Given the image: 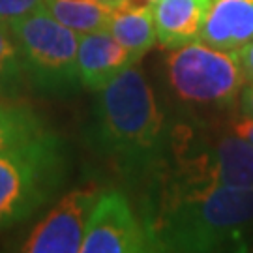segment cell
I'll use <instances>...</instances> for the list:
<instances>
[{
	"label": "cell",
	"mask_w": 253,
	"mask_h": 253,
	"mask_svg": "<svg viewBox=\"0 0 253 253\" xmlns=\"http://www.w3.org/2000/svg\"><path fill=\"white\" fill-rule=\"evenodd\" d=\"M150 252H248L253 246V188H186L156 178L145 188Z\"/></svg>",
	"instance_id": "obj_1"
},
{
	"label": "cell",
	"mask_w": 253,
	"mask_h": 253,
	"mask_svg": "<svg viewBox=\"0 0 253 253\" xmlns=\"http://www.w3.org/2000/svg\"><path fill=\"white\" fill-rule=\"evenodd\" d=\"M90 143L129 184L146 188L163 171L169 115L137 64L94 92Z\"/></svg>",
	"instance_id": "obj_2"
},
{
	"label": "cell",
	"mask_w": 253,
	"mask_h": 253,
	"mask_svg": "<svg viewBox=\"0 0 253 253\" xmlns=\"http://www.w3.org/2000/svg\"><path fill=\"white\" fill-rule=\"evenodd\" d=\"M156 178L186 188H253V145L231 127L217 129L210 120L176 117L169 122L167 160Z\"/></svg>",
	"instance_id": "obj_3"
},
{
	"label": "cell",
	"mask_w": 253,
	"mask_h": 253,
	"mask_svg": "<svg viewBox=\"0 0 253 253\" xmlns=\"http://www.w3.org/2000/svg\"><path fill=\"white\" fill-rule=\"evenodd\" d=\"M163 72L169 98L178 107L176 117L210 120V115L233 107L248 84L236 51L201 40L169 49Z\"/></svg>",
	"instance_id": "obj_4"
},
{
	"label": "cell",
	"mask_w": 253,
	"mask_h": 253,
	"mask_svg": "<svg viewBox=\"0 0 253 253\" xmlns=\"http://www.w3.org/2000/svg\"><path fill=\"white\" fill-rule=\"evenodd\" d=\"M68 176L64 141L53 131L0 152V229L34 216Z\"/></svg>",
	"instance_id": "obj_5"
},
{
	"label": "cell",
	"mask_w": 253,
	"mask_h": 253,
	"mask_svg": "<svg viewBox=\"0 0 253 253\" xmlns=\"http://www.w3.org/2000/svg\"><path fill=\"white\" fill-rule=\"evenodd\" d=\"M28 83L43 94L66 96L81 86L77 72L79 36L47 9H38L9 25Z\"/></svg>",
	"instance_id": "obj_6"
},
{
	"label": "cell",
	"mask_w": 253,
	"mask_h": 253,
	"mask_svg": "<svg viewBox=\"0 0 253 253\" xmlns=\"http://www.w3.org/2000/svg\"><path fill=\"white\" fill-rule=\"evenodd\" d=\"M150 252L143 221L120 191L100 193L86 223L81 253H141Z\"/></svg>",
	"instance_id": "obj_7"
},
{
	"label": "cell",
	"mask_w": 253,
	"mask_h": 253,
	"mask_svg": "<svg viewBox=\"0 0 253 253\" xmlns=\"http://www.w3.org/2000/svg\"><path fill=\"white\" fill-rule=\"evenodd\" d=\"M100 193L94 188H77L66 193L28 235L25 253H81L86 223Z\"/></svg>",
	"instance_id": "obj_8"
},
{
	"label": "cell",
	"mask_w": 253,
	"mask_h": 253,
	"mask_svg": "<svg viewBox=\"0 0 253 253\" xmlns=\"http://www.w3.org/2000/svg\"><path fill=\"white\" fill-rule=\"evenodd\" d=\"M133 64H139L135 56L118 43L109 30H94L79 36L77 72L84 88L100 90Z\"/></svg>",
	"instance_id": "obj_9"
},
{
	"label": "cell",
	"mask_w": 253,
	"mask_h": 253,
	"mask_svg": "<svg viewBox=\"0 0 253 253\" xmlns=\"http://www.w3.org/2000/svg\"><path fill=\"white\" fill-rule=\"evenodd\" d=\"M201 42L236 51L253 40V0H210Z\"/></svg>",
	"instance_id": "obj_10"
},
{
	"label": "cell",
	"mask_w": 253,
	"mask_h": 253,
	"mask_svg": "<svg viewBox=\"0 0 253 253\" xmlns=\"http://www.w3.org/2000/svg\"><path fill=\"white\" fill-rule=\"evenodd\" d=\"M210 0H158L154 4V27L165 49L186 45L201 38Z\"/></svg>",
	"instance_id": "obj_11"
},
{
	"label": "cell",
	"mask_w": 253,
	"mask_h": 253,
	"mask_svg": "<svg viewBox=\"0 0 253 253\" xmlns=\"http://www.w3.org/2000/svg\"><path fill=\"white\" fill-rule=\"evenodd\" d=\"M107 30L139 62L158 42L152 8H117Z\"/></svg>",
	"instance_id": "obj_12"
},
{
	"label": "cell",
	"mask_w": 253,
	"mask_h": 253,
	"mask_svg": "<svg viewBox=\"0 0 253 253\" xmlns=\"http://www.w3.org/2000/svg\"><path fill=\"white\" fill-rule=\"evenodd\" d=\"M47 9L58 23L77 34L107 30L117 8L101 0H47Z\"/></svg>",
	"instance_id": "obj_13"
},
{
	"label": "cell",
	"mask_w": 253,
	"mask_h": 253,
	"mask_svg": "<svg viewBox=\"0 0 253 253\" xmlns=\"http://www.w3.org/2000/svg\"><path fill=\"white\" fill-rule=\"evenodd\" d=\"M51 131L34 109L17 100H0V152L27 145Z\"/></svg>",
	"instance_id": "obj_14"
},
{
	"label": "cell",
	"mask_w": 253,
	"mask_h": 253,
	"mask_svg": "<svg viewBox=\"0 0 253 253\" xmlns=\"http://www.w3.org/2000/svg\"><path fill=\"white\" fill-rule=\"evenodd\" d=\"M27 84L30 83L15 38L8 25L0 23V100H19Z\"/></svg>",
	"instance_id": "obj_15"
},
{
	"label": "cell",
	"mask_w": 253,
	"mask_h": 253,
	"mask_svg": "<svg viewBox=\"0 0 253 253\" xmlns=\"http://www.w3.org/2000/svg\"><path fill=\"white\" fill-rule=\"evenodd\" d=\"M47 0H0V23L11 25L13 21L43 9Z\"/></svg>",
	"instance_id": "obj_16"
},
{
	"label": "cell",
	"mask_w": 253,
	"mask_h": 253,
	"mask_svg": "<svg viewBox=\"0 0 253 253\" xmlns=\"http://www.w3.org/2000/svg\"><path fill=\"white\" fill-rule=\"evenodd\" d=\"M236 56H238V62L240 68L246 75V81L253 83V40L244 43L242 47L236 49Z\"/></svg>",
	"instance_id": "obj_17"
},
{
	"label": "cell",
	"mask_w": 253,
	"mask_h": 253,
	"mask_svg": "<svg viewBox=\"0 0 253 253\" xmlns=\"http://www.w3.org/2000/svg\"><path fill=\"white\" fill-rule=\"evenodd\" d=\"M229 127L238 133V135H242L244 139H248L250 143L253 145V118H248V117H240L235 118V120H231L229 122Z\"/></svg>",
	"instance_id": "obj_18"
},
{
	"label": "cell",
	"mask_w": 253,
	"mask_h": 253,
	"mask_svg": "<svg viewBox=\"0 0 253 253\" xmlns=\"http://www.w3.org/2000/svg\"><path fill=\"white\" fill-rule=\"evenodd\" d=\"M238 109H240V115L242 117L253 118V83H248L244 86V90L240 92Z\"/></svg>",
	"instance_id": "obj_19"
},
{
	"label": "cell",
	"mask_w": 253,
	"mask_h": 253,
	"mask_svg": "<svg viewBox=\"0 0 253 253\" xmlns=\"http://www.w3.org/2000/svg\"><path fill=\"white\" fill-rule=\"evenodd\" d=\"M158 0H122L118 8H154Z\"/></svg>",
	"instance_id": "obj_20"
},
{
	"label": "cell",
	"mask_w": 253,
	"mask_h": 253,
	"mask_svg": "<svg viewBox=\"0 0 253 253\" xmlns=\"http://www.w3.org/2000/svg\"><path fill=\"white\" fill-rule=\"evenodd\" d=\"M101 2H105L109 6H115V8H118V6L122 4V0H101Z\"/></svg>",
	"instance_id": "obj_21"
}]
</instances>
